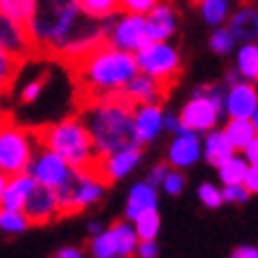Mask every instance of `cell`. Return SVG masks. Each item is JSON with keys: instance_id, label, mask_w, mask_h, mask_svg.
Segmentation results:
<instances>
[{"instance_id": "6da1fadb", "label": "cell", "mask_w": 258, "mask_h": 258, "mask_svg": "<svg viewBox=\"0 0 258 258\" xmlns=\"http://www.w3.org/2000/svg\"><path fill=\"white\" fill-rule=\"evenodd\" d=\"M29 36L33 50L55 52L74 64L107 40V19L90 17L79 0H36Z\"/></svg>"}, {"instance_id": "7a4b0ae2", "label": "cell", "mask_w": 258, "mask_h": 258, "mask_svg": "<svg viewBox=\"0 0 258 258\" xmlns=\"http://www.w3.org/2000/svg\"><path fill=\"white\" fill-rule=\"evenodd\" d=\"M81 107V118L93 138L97 157H109L123 149L142 147L135 131V104L123 97V93H111L97 100H88Z\"/></svg>"}, {"instance_id": "3957f363", "label": "cell", "mask_w": 258, "mask_h": 258, "mask_svg": "<svg viewBox=\"0 0 258 258\" xmlns=\"http://www.w3.org/2000/svg\"><path fill=\"white\" fill-rule=\"evenodd\" d=\"M71 71L79 83V104H83L88 100L121 93L140 71V67L135 52L118 50L104 40L71 64Z\"/></svg>"}, {"instance_id": "277c9868", "label": "cell", "mask_w": 258, "mask_h": 258, "mask_svg": "<svg viewBox=\"0 0 258 258\" xmlns=\"http://www.w3.org/2000/svg\"><path fill=\"white\" fill-rule=\"evenodd\" d=\"M33 138L38 145L64 157L74 168L95 171V166L100 161L93 138H90L81 116H67L62 121H55V123L40 125L33 131Z\"/></svg>"}, {"instance_id": "5b68a950", "label": "cell", "mask_w": 258, "mask_h": 258, "mask_svg": "<svg viewBox=\"0 0 258 258\" xmlns=\"http://www.w3.org/2000/svg\"><path fill=\"white\" fill-rule=\"evenodd\" d=\"M36 154L33 131L19 128L10 114H0V171L5 175L26 173Z\"/></svg>"}, {"instance_id": "8992f818", "label": "cell", "mask_w": 258, "mask_h": 258, "mask_svg": "<svg viewBox=\"0 0 258 258\" xmlns=\"http://www.w3.org/2000/svg\"><path fill=\"white\" fill-rule=\"evenodd\" d=\"M104 182H102L93 171H83V168H74L69 178L55 189L57 199H59V211L62 216H74L90 209L97 204L104 195Z\"/></svg>"}, {"instance_id": "52a82bcc", "label": "cell", "mask_w": 258, "mask_h": 258, "mask_svg": "<svg viewBox=\"0 0 258 258\" xmlns=\"http://www.w3.org/2000/svg\"><path fill=\"white\" fill-rule=\"evenodd\" d=\"M135 57H138L140 71L149 74L152 79H157L164 88H171L178 81L180 71H182L178 50L168 45L166 40H152L142 50H138Z\"/></svg>"}, {"instance_id": "ba28073f", "label": "cell", "mask_w": 258, "mask_h": 258, "mask_svg": "<svg viewBox=\"0 0 258 258\" xmlns=\"http://www.w3.org/2000/svg\"><path fill=\"white\" fill-rule=\"evenodd\" d=\"M107 43L125 52H138L142 47L152 43L147 33V19L145 15H133V12H123V17L114 22L107 31Z\"/></svg>"}, {"instance_id": "9c48e42d", "label": "cell", "mask_w": 258, "mask_h": 258, "mask_svg": "<svg viewBox=\"0 0 258 258\" xmlns=\"http://www.w3.org/2000/svg\"><path fill=\"white\" fill-rule=\"evenodd\" d=\"M71 171H74V166L67 159L36 142V154H33L31 164H29V171H26V173H31L36 182L57 189L64 180L69 178Z\"/></svg>"}, {"instance_id": "30bf717a", "label": "cell", "mask_w": 258, "mask_h": 258, "mask_svg": "<svg viewBox=\"0 0 258 258\" xmlns=\"http://www.w3.org/2000/svg\"><path fill=\"white\" fill-rule=\"evenodd\" d=\"M223 107L216 104L211 97H204V95H192V100L180 109V121L182 125L192 131V133H211L213 125L218 123V116Z\"/></svg>"}, {"instance_id": "8fae6325", "label": "cell", "mask_w": 258, "mask_h": 258, "mask_svg": "<svg viewBox=\"0 0 258 258\" xmlns=\"http://www.w3.org/2000/svg\"><path fill=\"white\" fill-rule=\"evenodd\" d=\"M22 211L31 225H47L55 218H59L62 211H59V199H57L55 187L36 182V187L31 189V195H29Z\"/></svg>"}, {"instance_id": "7c38bea8", "label": "cell", "mask_w": 258, "mask_h": 258, "mask_svg": "<svg viewBox=\"0 0 258 258\" xmlns=\"http://www.w3.org/2000/svg\"><path fill=\"white\" fill-rule=\"evenodd\" d=\"M140 159H142V147L123 149V152H116V154H109V157H100L93 173L104 185H109V182L125 178L128 173H133L135 166L140 164Z\"/></svg>"}, {"instance_id": "4fadbf2b", "label": "cell", "mask_w": 258, "mask_h": 258, "mask_svg": "<svg viewBox=\"0 0 258 258\" xmlns=\"http://www.w3.org/2000/svg\"><path fill=\"white\" fill-rule=\"evenodd\" d=\"M121 93L131 104L138 107V104H159L161 97L168 93V88H164L157 79H152L145 71H138Z\"/></svg>"}, {"instance_id": "5bb4252c", "label": "cell", "mask_w": 258, "mask_h": 258, "mask_svg": "<svg viewBox=\"0 0 258 258\" xmlns=\"http://www.w3.org/2000/svg\"><path fill=\"white\" fill-rule=\"evenodd\" d=\"M258 109V90L251 83H235L230 86L225 97V111L230 118H253Z\"/></svg>"}, {"instance_id": "9a60e30c", "label": "cell", "mask_w": 258, "mask_h": 258, "mask_svg": "<svg viewBox=\"0 0 258 258\" xmlns=\"http://www.w3.org/2000/svg\"><path fill=\"white\" fill-rule=\"evenodd\" d=\"M145 19H147V33L152 40H168L178 26V15L171 0H157V5L145 15Z\"/></svg>"}, {"instance_id": "2e32d148", "label": "cell", "mask_w": 258, "mask_h": 258, "mask_svg": "<svg viewBox=\"0 0 258 258\" xmlns=\"http://www.w3.org/2000/svg\"><path fill=\"white\" fill-rule=\"evenodd\" d=\"M202 157V145L199 138L192 131H185L173 138V142L168 145V164L173 168H189L192 164H197Z\"/></svg>"}, {"instance_id": "e0dca14e", "label": "cell", "mask_w": 258, "mask_h": 258, "mask_svg": "<svg viewBox=\"0 0 258 258\" xmlns=\"http://www.w3.org/2000/svg\"><path fill=\"white\" fill-rule=\"evenodd\" d=\"M0 47H5L8 52H15L19 57H24L26 52L33 50L29 29H24L22 24L12 22L3 12H0Z\"/></svg>"}, {"instance_id": "ac0fdd59", "label": "cell", "mask_w": 258, "mask_h": 258, "mask_svg": "<svg viewBox=\"0 0 258 258\" xmlns=\"http://www.w3.org/2000/svg\"><path fill=\"white\" fill-rule=\"evenodd\" d=\"M133 116H135V131H138V138H140L142 145L154 140L161 133V128L166 125V116L159 104H138Z\"/></svg>"}, {"instance_id": "d6986e66", "label": "cell", "mask_w": 258, "mask_h": 258, "mask_svg": "<svg viewBox=\"0 0 258 258\" xmlns=\"http://www.w3.org/2000/svg\"><path fill=\"white\" fill-rule=\"evenodd\" d=\"M227 29L235 33L237 40H244V43L256 40L258 38V8L253 3H244L242 8L232 15Z\"/></svg>"}, {"instance_id": "ffe728a7", "label": "cell", "mask_w": 258, "mask_h": 258, "mask_svg": "<svg viewBox=\"0 0 258 258\" xmlns=\"http://www.w3.org/2000/svg\"><path fill=\"white\" fill-rule=\"evenodd\" d=\"M33 187H36V180H33L31 173H17V175H10L8 187H5V202H3V206H5V209L22 211Z\"/></svg>"}, {"instance_id": "44dd1931", "label": "cell", "mask_w": 258, "mask_h": 258, "mask_svg": "<svg viewBox=\"0 0 258 258\" xmlns=\"http://www.w3.org/2000/svg\"><path fill=\"white\" fill-rule=\"evenodd\" d=\"M147 209H157V187L145 182H135L131 192H128V204H125V218L135 220L142 211Z\"/></svg>"}, {"instance_id": "7402d4cb", "label": "cell", "mask_w": 258, "mask_h": 258, "mask_svg": "<svg viewBox=\"0 0 258 258\" xmlns=\"http://www.w3.org/2000/svg\"><path fill=\"white\" fill-rule=\"evenodd\" d=\"M237 149L232 147V142L227 140V135L223 131H211L206 135V142H204V157L211 166H220L223 161L235 154Z\"/></svg>"}, {"instance_id": "603a6c76", "label": "cell", "mask_w": 258, "mask_h": 258, "mask_svg": "<svg viewBox=\"0 0 258 258\" xmlns=\"http://www.w3.org/2000/svg\"><path fill=\"white\" fill-rule=\"evenodd\" d=\"M223 133L227 135V140L232 142L235 149H246L258 138V131L251 118H230L223 128Z\"/></svg>"}, {"instance_id": "cb8c5ba5", "label": "cell", "mask_w": 258, "mask_h": 258, "mask_svg": "<svg viewBox=\"0 0 258 258\" xmlns=\"http://www.w3.org/2000/svg\"><path fill=\"white\" fill-rule=\"evenodd\" d=\"M0 12L12 22L22 24L24 29H29L36 15V0H0Z\"/></svg>"}, {"instance_id": "d4e9b609", "label": "cell", "mask_w": 258, "mask_h": 258, "mask_svg": "<svg viewBox=\"0 0 258 258\" xmlns=\"http://www.w3.org/2000/svg\"><path fill=\"white\" fill-rule=\"evenodd\" d=\"M19 62H22L19 55L0 47V95H5L12 88V83L17 79V71H19Z\"/></svg>"}, {"instance_id": "484cf974", "label": "cell", "mask_w": 258, "mask_h": 258, "mask_svg": "<svg viewBox=\"0 0 258 258\" xmlns=\"http://www.w3.org/2000/svg\"><path fill=\"white\" fill-rule=\"evenodd\" d=\"M246 171H249V164L244 159L235 157V154L218 166V175L223 180V185H239V182H244Z\"/></svg>"}, {"instance_id": "4316f807", "label": "cell", "mask_w": 258, "mask_h": 258, "mask_svg": "<svg viewBox=\"0 0 258 258\" xmlns=\"http://www.w3.org/2000/svg\"><path fill=\"white\" fill-rule=\"evenodd\" d=\"M237 69L244 79H258V45L246 43L237 52Z\"/></svg>"}, {"instance_id": "83f0119b", "label": "cell", "mask_w": 258, "mask_h": 258, "mask_svg": "<svg viewBox=\"0 0 258 258\" xmlns=\"http://www.w3.org/2000/svg\"><path fill=\"white\" fill-rule=\"evenodd\" d=\"M135 230H138V237L140 239H157L159 227H161V218H159L157 209H147L142 211L138 218L133 220Z\"/></svg>"}, {"instance_id": "f1b7e54d", "label": "cell", "mask_w": 258, "mask_h": 258, "mask_svg": "<svg viewBox=\"0 0 258 258\" xmlns=\"http://www.w3.org/2000/svg\"><path fill=\"white\" fill-rule=\"evenodd\" d=\"M31 225L29 218L24 216V211H15V209H0V230L8 235H19L26 227Z\"/></svg>"}, {"instance_id": "f546056e", "label": "cell", "mask_w": 258, "mask_h": 258, "mask_svg": "<svg viewBox=\"0 0 258 258\" xmlns=\"http://www.w3.org/2000/svg\"><path fill=\"white\" fill-rule=\"evenodd\" d=\"M90 253L95 258H109V256H118L116 251V237L109 230H102L100 235H93V242H90Z\"/></svg>"}, {"instance_id": "4dcf8cb0", "label": "cell", "mask_w": 258, "mask_h": 258, "mask_svg": "<svg viewBox=\"0 0 258 258\" xmlns=\"http://www.w3.org/2000/svg\"><path fill=\"white\" fill-rule=\"evenodd\" d=\"M227 8H230L227 0H202V3H199L204 22L211 24V26H220V24L225 22Z\"/></svg>"}, {"instance_id": "1f68e13d", "label": "cell", "mask_w": 258, "mask_h": 258, "mask_svg": "<svg viewBox=\"0 0 258 258\" xmlns=\"http://www.w3.org/2000/svg\"><path fill=\"white\" fill-rule=\"evenodd\" d=\"M79 3L88 15L97 17V19L114 17L116 15V10H121V0H79Z\"/></svg>"}, {"instance_id": "d6a6232c", "label": "cell", "mask_w": 258, "mask_h": 258, "mask_svg": "<svg viewBox=\"0 0 258 258\" xmlns=\"http://www.w3.org/2000/svg\"><path fill=\"white\" fill-rule=\"evenodd\" d=\"M235 43H237L235 33L230 31L227 26H218V29L211 33V40H209L211 50L213 52H218V55H227V52L235 47Z\"/></svg>"}, {"instance_id": "836d02e7", "label": "cell", "mask_w": 258, "mask_h": 258, "mask_svg": "<svg viewBox=\"0 0 258 258\" xmlns=\"http://www.w3.org/2000/svg\"><path fill=\"white\" fill-rule=\"evenodd\" d=\"M199 202H202L204 206H209V209H218L220 204L225 202V199H223V189H218L216 185H211V182H204L202 187H199Z\"/></svg>"}, {"instance_id": "e575fe53", "label": "cell", "mask_w": 258, "mask_h": 258, "mask_svg": "<svg viewBox=\"0 0 258 258\" xmlns=\"http://www.w3.org/2000/svg\"><path fill=\"white\" fill-rule=\"evenodd\" d=\"M161 189H164L166 195H171V197L180 195V192L185 189V175L180 173V168H173V171H168V175H166Z\"/></svg>"}, {"instance_id": "d590c367", "label": "cell", "mask_w": 258, "mask_h": 258, "mask_svg": "<svg viewBox=\"0 0 258 258\" xmlns=\"http://www.w3.org/2000/svg\"><path fill=\"white\" fill-rule=\"evenodd\" d=\"M249 189H246V185L244 182H239V185H225L223 187V199L230 204H242L249 199Z\"/></svg>"}, {"instance_id": "8d00e7d4", "label": "cell", "mask_w": 258, "mask_h": 258, "mask_svg": "<svg viewBox=\"0 0 258 258\" xmlns=\"http://www.w3.org/2000/svg\"><path fill=\"white\" fill-rule=\"evenodd\" d=\"M43 86H45V76H36L33 81H29V83L22 88V102H26V104H29V102H36L40 90H43Z\"/></svg>"}, {"instance_id": "74e56055", "label": "cell", "mask_w": 258, "mask_h": 258, "mask_svg": "<svg viewBox=\"0 0 258 258\" xmlns=\"http://www.w3.org/2000/svg\"><path fill=\"white\" fill-rule=\"evenodd\" d=\"M154 5H157V0H121V10L133 12V15H147Z\"/></svg>"}, {"instance_id": "f35d334b", "label": "cell", "mask_w": 258, "mask_h": 258, "mask_svg": "<svg viewBox=\"0 0 258 258\" xmlns=\"http://www.w3.org/2000/svg\"><path fill=\"white\" fill-rule=\"evenodd\" d=\"M168 166L166 164H157L152 171H149V175H147V182L149 185H154V187H161L164 185V180H166V175H168Z\"/></svg>"}, {"instance_id": "ab89813d", "label": "cell", "mask_w": 258, "mask_h": 258, "mask_svg": "<svg viewBox=\"0 0 258 258\" xmlns=\"http://www.w3.org/2000/svg\"><path fill=\"white\" fill-rule=\"evenodd\" d=\"M157 253H159V246L154 239H140L138 251H135L138 258H157Z\"/></svg>"}, {"instance_id": "60d3db41", "label": "cell", "mask_w": 258, "mask_h": 258, "mask_svg": "<svg viewBox=\"0 0 258 258\" xmlns=\"http://www.w3.org/2000/svg\"><path fill=\"white\" fill-rule=\"evenodd\" d=\"M244 185L251 195H258V164H251L249 171H246V178H244Z\"/></svg>"}, {"instance_id": "b9f144b4", "label": "cell", "mask_w": 258, "mask_h": 258, "mask_svg": "<svg viewBox=\"0 0 258 258\" xmlns=\"http://www.w3.org/2000/svg\"><path fill=\"white\" fill-rule=\"evenodd\" d=\"M52 258H86V253L81 249H76V246H64V249H59Z\"/></svg>"}, {"instance_id": "7bdbcfd3", "label": "cell", "mask_w": 258, "mask_h": 258, "mask_svg": "<svg viewBox=\"0 0 258 258\" xmlns=\"http://www.w3.org/2000/svg\"><path fill=\"white\" fill-rule=\"evenodd\" d=\"M230 258H258V249H253V246H239V249L232 251Z\"/></svg>"}, {"instance_id": "ee69618b", "label": "cell", "mask_w": 258, "mask_h": 258, "mask_svg": "<svg viewBox=\"0 0 258 258\" xmlns=\"http://www.w3.org/2000/svg\"><path fill=\"white\" fill-rule=\"evenodd\" d=\"M244 154H246V161H249V164H258V138L244 149Z\"/></svg>"}, {"instance_id": "f6af8a7d", "label": "cell", "mask_w": 258, "mask_h": 258, "mask_svg": "<svg viewBox=\"0 0 258 258\" xmlns=\"http://www.w3.org/2000/svg\"><path fill=\"white\" fill-rule=\"evenodd\" d=\"M5 187H8V175L0 171V209H3V202H5Z\"/></svg>"}, {"instance_id": "bcb514c9", "label": "cell", "mask_w": 258, "mask_h": 258, "mask_svg": "<svg viewBox=\"0 0 258 258\" xmlns=\"http://www.w3.org/2000/svg\"><path fill=\"white\" fill-rule=\"evenodd\" d=\"M88 230H90V235H100V232H102V225L97 223V220H93V223L88 225Z\"/></svg>"}, {"instance_id": "7dc6e473", "label": "cell", "mask_w": 258, "mask_h": 258, "mask_svg": "<svg viewBox=\"0 0 258 258\" xmlns=\"http://www.w3.org/2000/svg\"><path fill=\"white\" fill-rule=\"evenodd\" d=\"M251 121H253V125H256V131H258V109H256V114H253V118H251Z\"/></svg>"}, {"instance_id": "c3c4849f", "label": "cell", "mask_w": 258, "mask_h": 258, "mask_svg": "<svg viewBox=\"0 0 258 258\" xmlns=\"http://www.w3.org/2000/svg\"><path fill=\"white\" fill-rule=\"evenodd\" d=\"M192 3H197V5H199V3H202V0H192Z\"/></svg>"}, {"instance_id": "681fc988", "label": "cell", "mask_w": 258, "mask_h": 258, "mask_svg": "<svg viewBox=\"0 0 258 258\" xmlns=\"http://www.w3.org/2000/svg\"><path fill=\"white\" fill-rule=\"evenodd\" d=\"M109 258H118V256H109Z\"/></svg>"}]
</instances>
